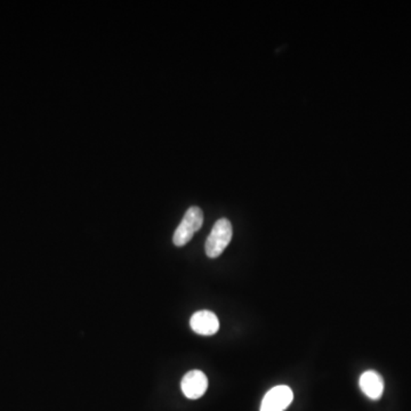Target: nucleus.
Here are the masks:
<instances>
[{"mask_svg":"<svg viewBox=\"0 0 411 411\" xmlns=\"http://www.w3.org/2000/svg\"><path fill=\"white\" fill-rule=\"evenodd\" d=\"M204 223V213L199 207H190L183 217L182 222L174 233L173 242L175 246H185L191 240L195 232L200 230Z\"/></svg>","mask_w":411,"mask_h":411,"instance_id":"obj_2","label":"nucleus"},{"mask_svg":"<svg viewBox=\"0 0 411 411\" xmlns=\"http://www.w3.org/2000/svg\"><path fill=\"white\" fill-rule=\"evenodd\" d=\"M294 400L292 389L286 385H279L268 391L263 398L261 411H285Z\"/></svg>","mask_w":411,"mask_h":411,"instance_id":"obj_3","label":"nucleus"},{"mask_svg":"<svg viewBox=\"0 0 411 411\" xmlns=\"http://www.w3.org/2000/svg\"><path fill=\"white\" fill-rule=\"evenodd\" d=\"M359 385L363 394L368 396L369 399L378 400L383 396L385 387L383 378L374 370L363 372L360 377Z\"/></svg>","mask_w":411,"mask_h":411,"instance_id":"obj_6","label":"nucleus"},{"mask_svg":"<svg viewBox=\"0 0 411 411\" xmlns=\"http://www.w3.org/2000/svg\"><path fill=\"white\" fill-rule=\"evenodd\" d=\"M233 228L231 222L226 218H221L215 223L213 230L206 240V254L209 259H216L222 255L226 247L231 242Z\"/></svg>","mask_w":411,"mask_h":411,"instance_id":"obj_1","label":"nucleus"},{"mask_svg":"<svg viewBox=\"0 0 411 411\" xmlns=\"http://www.w3.org/2000/svg\"><path fill=\"white\" fill-rule=\"evenodd\" d=\"M190 326L198 335H215L219 329L218 318L211 311H198L192 315Z\"/></svg>","mask_w":411,"mask_h":411,"instance_id":"obj_5","label":"nucleus"},{"mask_svg":"<svg viewBox=\"0 0 411 411\" xmlns=\"http://www.w3.org/2000/svg\"><path fill=\"white\" fill-rule=\"evenodd\" d=\"M181 389L188 399H200L208 389L207 376L200 370L186 372L181 381Z\"/></svg>","mask_w":411,"mask_h":411,"instance_id":"obj_4","label":"nucleus"}]
</instances>
